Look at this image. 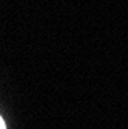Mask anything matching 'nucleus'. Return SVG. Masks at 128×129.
Here are the masks:
<instances>
[{
	"instance_id": "obj_1",
	"label": "nucleus",
	"mask_w": 128,
	"mask_h": 129,
	"mask_svg": "<svg viewBox=\"0 0 128 129\" xmlns=\"http://www.w3.org/2000/svg\"><path fill=\"white\" fill-rule=\"evenodd\" d=\"M0 129H6V127H5V123H3V120H2V117H0Z\"/></svg>"
}]
</instances>
